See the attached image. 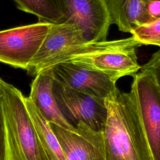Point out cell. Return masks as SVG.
Segmentation results:
<instances>
[{
    "label": "cell",
    "mask_w": 160,
    "mask_h": 160,
    "mask_svg": "<svg viewBox=\"0 0 160 160\" xmlns=\"http://www.w3.org/2000/svg\"><path fill=\"white\" fill-rule=\"evenodd\" d=\"M18 8L38 17L39 22L62 23L65 17L64 0H14Z\"/></svg>",
    "instance_id": "cell-14"
},
{
    "label": "cell",
    "mask_w": 160,
    "mask_h": 160,
    "mask_svg": "<svg viewBox=\"0 0 160 160\" xmlns=\"http://www.w3.org/2000/svg\"><path fill=\"white\" fill-rule=\"evenodd\" d=\"M22 93L0 78L4 160H48L28 112Z\"/></svg>",
    "instance_id": "cell-2"
},
{
    "label": "cell",
    "mask_w": 160,
    "mask_h": 160,
    "mask_svg": "<svg viewBox=\"0 0 160 160\" xmlns=\"http://www.w3.org/2000/svg\"><path fill=\"white\" fill-rule=\"evenodd\" d=\"M141 68L151 71L160 87V49L154 52L149 60L141 66Z\"/></svg>",
    "instance_id": "cell-16"
},
{
    "label": "cell",
    "mask_w": 160,
    "mask_h": 160,
    "mask_svg": "<svg viewBox=\"0 0 160 160\" xmlns=\"http://www.w3.org/2000/svg\"><path fill=\"white\" fill-rule=\"evenodd\" d=\"M50 69L54 80L91 96L106 99L118 88L108 75L72 62H59Z\"/></svg>",
    "instance_id": "cell-9"
},
{
    "label": "cell",
    "mask_w": 160,
    "mask_h": 160,
    "mask_svg": "<svg viewBox=\"0 0 160 160\" xmlns=\"http://www.w3.org/2000/svg\"><path fill=\"white\" fill-rule=\"evenodd\" d=\"M146 8L151 20L160 18V1L147 0Z\"/></svg>",
    "instance_id": "cell-17"
},
{
    "label": "cell",
    "mask_w": 160,
    "mask_h": 160,
    "mask_svg": "<svg viewBox=\"0 0 160 160\" xmlns=\"http://www.w3.org/2000/svg\"><path fill=\"white\" fill-rule=\"evenodd\" d=\"M141 46L132 36L121 39L89 42L60 62H72L101 72L116 82L124 76L133 77L141 69L136 54V49Z\"/></svg>",
    "instance_id": "cell-3"
},
{
    "label": "cell",
    "mask_w": 160,
    "mask_h": 160,
    "mask_svg": "<svg viewBox=\"0 0 160 160\" xmlns=\"http://www.w3.org/2000/svg\"><path fill=\"white\" fill-rule=\"evenodd\" d=\"M108 117L102 132L106 160H153L129 92L118 88L105 99Z\"/></svg>",
    "instance_id": "cell-1"
},
{
    "label": "cell",
    "mask_w": 160,
    "mask_h": 160,
    "mask_svg": "<svg viewBox=\"0 0 160 160\" xmlns=\"http://www.w3.org/2000/svg\"><path fill=\"white\" fill-rule=\"evenodd\" d=\"M129 94L136 107L153 160H160V87L153 73L141 68L133 76Z\"/></svg>",
    "instance_id": "cell-4"
},
{
    "label": "cell",
    "mask_w": 160,
    "mask_h": 160,
    "mask_svg": "<svg viewBox=\"0 0 160 160\" xmlns=\"http://www.w3.org/2000/svg\"><path fill=\"white\" fill-rule=\"evenodd\" d=\"M134 39L142 45H154L160 48V18L152 19L134 29Z\"/></svg>",
    "instance_id": "cell-15"
},
{
    "label": "cell",
    "mask_w": 160,
    "mask_h": 160,
    "mask_svg": "<svg viewBox=\"0 0 160 160\" xmlns=\"http://www.w3.org/2000/svg\"><path fill=\"white\" fill-rule=\"evenodd\" d=\"M66 11L62 23H72L83 32L87 42L106 41L112 24L106 0H64Z\"/></svg>",
    "instance_id": "cell-8"
},
{
    "label": "cell",
    "mask_w": 160,
    "mask_h": 160,
    "mask_svg": "<svg viewBox=\"0 0 160 160\" xmlns=\"http://www.w3.org/2000/svg\"><path fill=\"white\" fill-rule=\"evenodd\" d=\"M88 43L81 29L72 23L52 24L39 50L31 61L28 73L36 76L59 63L64 58Z\"/></svg>",
    "instance_id": "cell-7"
},
{
    "label": "cell",
    "mask_w": 160,
    "mask_h": 160,
    "mask_svg": "<svg viewBox=\"0 0 160 160\" xmlns=\"http://www.w3.org/2000/svg\"><path fill=\"white\" fill-rule=\"evenodd\" d=\"M52 24L38 21L0 31V62L27 71Z\"/></svg>",
    "instance_id": "cell-6"
},
{
    "label": "cell",
    "mask_w": 160,
    "mask_h": 160,
    "mask_svg": "<svg viewBox=\"0 0 160 160\" xmlns=\"http://www.w3.org/2000/svg\"><path fill=\"white\" fill-rule=\"evenodd\" d=\"M5 158V143L4 134L2 120V116L0 109V160H4Z\"/></svg>",
    "instance_id": "cell-18"
},
{
    "label": "cell",
    "mask_w": 160,
    "mask_h": 160,
    "mask_svg": "<svg viewBox=\"0 0 160 160\" xmlns=\"http://www.w3.org/2000/svg\"><path fill=\"white\" fill-rule=\"evenodd\" d=\"M147 0H106L111 23L124 32H131L151 21Z\"/></svg>",
    "instance_id": "cell-12"
},
{
    "label": "cell",
    "mask_w": 160,
    "mask_h": 160,
    "mask_svg": "<svg viewBox=\"0 0 160 160\" xmlns=\"http://www.w3.org/2000/svg\"><path fill=\"white\" fill-rule=\"evenodd\" d=\"M52 91L61 113L71 125L76 128L82 122L96 132H102L108 117L105 99L79 92L54 79Z\"/></svg>",
    "instance_id": "cell-5"
},
{
    "label": "cell",
    "mask_w": 160,
    "mask_h": 160,
    "mask_svg": "<svg viewBox=\"0 0 160 160\" xmlns=\"http://www.w3.org/2000/svg\"><path fill=\"white\" fill-rule=\"evenodd\" d=\"M24 101L32 124L48 160H66L61 146L48 121L28 97L24 98Z\"/></svg>",
    "instance_id": "cell-13"
},
{
    "label": "cell",
    "mask_w": 160,
    "mask_h": 160,
    "mask_svg": "<svg viewBox=\"0 0 160 160\" xmlns=\"http://www.w3.org/2000/svg\"><path fill=\"white\" fill-rule=\"evenodd\" d=\"M157 1H160V0H157Z\"/></svg>",
    "instance_id": "cell-19"
},
{
    "label": "cell",
    "mask_w": 160,
    "mask_h": 160,
    "mask_svg": "<svg viewBox=\"0 0 160 160\" xmlns=\"http://www.w3.org/2000/svg\"><path fill=\"white\" fill-rule=\"evenodd\" d=\"M64 152L66 160H106L102 132H96L82 122L76 129L79 132L49 122Z\"/></svg>",
    "instance_id": "cell-10"
},
{
    "label": "cell",
    "mask_w": 160,
    "mask_h": 160,
    "mask_svg": "<svg viewBox=\"0 0 160 160\" xmlns=\"http://www.w3.org/2000/svg\"><path fill=\"white\" fill-rule=\"evenodd\" d=\"M53 78L50 68L38 74L31 84L29 99L48 122L56 124L69 131L79 132L61 113L52 91Z\"/></svg>",
    "instance_id": "cell-11"
}]
</instances>
